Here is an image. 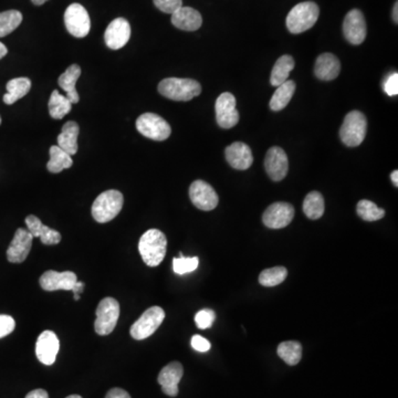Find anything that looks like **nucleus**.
Here are the masks:
<instances>
[{
    "label": "nucleus",
    "mask_w": 398,
    "mask_h": 398,
    "mask_svg": "<svg viewBox=\"0 0 398 398\" xmlns=\"http://www.w3.org/2000/svg\"><path fill=\"white\" fill-rule=\"evenodd\" d=\"M324 209L323 196L319 192H309L303 201V213L305 216L312 220H319L323 216Z\"/></svg>",
    "instance_id": "nucleus-32"
},
{
    "label": "nucleus",
    "mask_w": 398,
    "mask_h": 398,
    "mask_svg": "<svg viewBox=\"0 0 398 398\" xmlns=\"http://www.w3.org/2000/svg\"><path fill=\"white\" fill-rule=\"evenodd\" d=\"M190 198L194 206L204 211H211L216 208L220 203V198L208 183L201 179L195 181L190 185Z\"/></svg>",
    "instance_id": "nucleus-11"
},
{
    "label": "nucleus",
    "mask_w": 398,
    "mask_h": 398,
    "mask_svg": "<svg viewBox=\"0 0 398 398\" xmlns=\"http://www.w3.org/2000/svg\"><path fill=\"white\" fill-rule=\"evenodd\" d=\"M105 398H131L130 394L126 392V390H122V388H112V390L107 392Z\"/></svg>",
    "instance_id": "nucleus-42"
},
{
    "label": "nucleus",
    "mask_w": 398,
    "mask_h": 398,
    "mask_svg": "<svg viewBox=\"0 0 398 398\" xmlns=\"http://www.w3.org/2000/svg\"><path fill=\"white\" fill-rule=\"evenodd\" d=\"M32 240L33 237L27 229L24 228L17 229L14 239L7 250L8 261L11 263H22L27 259L28 254L31 250Z\"/></svg>",
    "instance_id": "nucleus-17"
},
{
    "label": "nucleus",
    "mask_w": 398,
    "mask_h": 398,
    "mask_svg": "<svg viewBox=\"0 0 398 398\" xmlns=\"http://www.w3.org/2000/svg\"><path fill=\"white\" fill-rule=\"evenodd\" d=\"M156 8L165 14L173 15L175 11L183 7V0H153Z\"/></svg>",
    "instance_id": "nucleus-38"
},
{
    "label": "nucleus",
    "mask_w": 398,
    "mask_h": 398,
    "mask_svg": "<svg viewBox=\"0 0 398 398\" xmlns=\"http://www.w3.org/2000/svg\"><path fill=\"white\" fill-rule=\"evenodd\" d=\"M137 128L143 137L162 142L171 137V128L163 118L155 113H144L137 120Z\"/></svg>",
    "instance_id": "nucleus-7"
},
{
    "label": "nucleus",
    "mask_w": 398,
    "mask_h": 398,
    "mask_svg": "<svg viewBox=\"0 0 398 398\" xmlns=\"http://www.w3.org/2000/svg\"><path fill=\"white\" fill-rule=\"evenodd\" d=\"M367 22L364 15L358 9H353L345 16L343 22V33L351 45L358 46L364 43L367 38Z\"/></svg>",
    "instance_id": "nucleus-12"
},
{
    "label": "nucleus",
    "mask_w": 398,
    "mask_h": 398,
    "mask_svg": "<svg viewBox=\"0 0 398 398\" xmlns=\"http://www.w3.org/2000/svg\"><path fill=\"white\" fill-rule=\"evenodd\" d=\"M83 289H84V284L83 282H79L77 281V284L73 286L72 291L75 293V299H80V294L83 292Z\"/></svg>",
    "instance_id": "nucleus-44"
},
{
    "label": "nucleus",
    "mask_w": 398,
    "mask_h": 398,
    "mask_svg": "<svg viewBox=\"0 0 398 398\" xmlns=\"http://www.w3.org/2000/svg\"><path fill=\"white\" fill-rule=\"evenodd\" d=\"M158 92L173 101H190L201 93V86L192 79L167 78L160 81Z\"/></svg>",
    "instance_id": "nucleus-3"
},
{
    "label": "nucleus",
    "mask_w": 398,
    "mask_h": 398,
    "mask_svg": "<svg viewBox=\"0 0 398 398\" xmlns=\"http://www.w3.org/2000/svg\"><path fill=\"white\" fill-rule=\"evenodd\" d=\"M294 64L296 63H294V59L291 56L286 54V56H280L275 62L273 72H271V86L278 88L282 83L288 81L289 75L294 69Z\"/></svg>",
    "instance_id": "nucleus-27"
},
{
    "label": "nucleus",
    "mask_w": 398,
    "mask_h": 398,
    "mask_svg": "<svg viewBox=\"0 0 398 398\" xmlns=\"http://www.w3.org/2000/svg\"><path fill=\"white\" fill-rule=\"evenodd\" d=\"M73 165L72 156L64 152L58 145L50 147V160L47 164V169L51 173H60Z\"/></svg>",
    "instance_id": "nucleus-29"
},
{
    "label": "nucleus",
    "mask_w": 398,
    "mask_h": 398,
    "mask_svg": "<svg viewBox=\"0 0 398 398\" xmlns=\"http://www.w3.org/2000/svg\"><path fill=\"white\" fill-rule=\"evenodd\" d=\"M178 258H174L173 260V270L177 275H183L186 273H192L195 271L199 265V260L197 257H187L183 256L182 252L179 254Z\"/></svg>",
    "instance_id": "nucleus-36"
},
{
    "label": "nucleus",
    "mask_w": 398,
    "mask_h": 398,
    "mask_svg": "<svg viewBox=\"0 0 398 398\" xmlns=\"http://www.w3.org/2000/svg\"><path fill=\"white\" fill-rule=\"evenodd\" d=\"M320 8L313 1L298 3L286 16V28L293 35H299L311 28L318 22Z\"/></svg>",
    "instance_id": "nucleus-2"
},
{
    "label": "nucleus",
    "mask_w": 398,
    "mask_h": 398,
    "mask_svg": "<svg viewBox=\"0 0 398 398\" xmlns=\"http://www.w3.org/2000/svg\"><path fill=\"white\" fill-rule=\"evenodd\" d=\"M77 281H78L77 275L72 271L56 273V271L49 270L41 275L40 286L46 291H56V290L72 291Z\"/></svg>",
    "instance_id": "nucleus-19"
},
{
    "label": "nucleus",
    "mask_w": 398,
    "mask_h": 398,
    "mask_svg": "<svg viewBox=\"0 0 398 398\" xmlns=\"http://www.w3.org/2000/svg\"><path fill=\"white\" fill-rule=\"evenodd\" d=\"M31 1L33 5L41 6L43 5V3H47L48 0H31Z\"/></svg>",
    "instance_id": "nucleus-48"
},
{
    "label": "nucleus",
    "mask_w": 398,
    "mask_h": 398,
    "mask_svg": "<svg viewBox=\"0 0 398 398\" xmlns=\"http://www.w3.org/2000/svg\"><path fill=\"white\" fill-rule=\"evenodd\" d=\"M80 133V126L77 122L69 121L62 126L61 133L58 137V146L64 152L72 156L78 152V137Z\"/></svg>",
    "instance_id": "nucleus-24"
},
{
    "label": "nucleus",
    "mask_w": 398,
    "mask_h": 398,
    "mask_svg": "<svg viewBox=\"0 0 398 398\" xmlns=\"http://www.w3.org/2000/svg\"><path fill=\"white\" fill-rule=\"evenodd\" d=\"M393 20L395 22V24L398 22V3L396 1L395 6H394L393 8Z\"/></svg>",
    "instance_id": "nucleus-47"
},
{
    "label": "nucleus",
    "mask_w": 398,
    "mask_h": 398,
    "mask_svg": "<svg viewBox=\"0 0 398 398\" xmlns=\"http://www.w3.org/2000/svg\"><path fill=\"white\" fill-rule=\"evenodd\" d=\"M16 328V322L14 318L6 314H0V339L10 335Z\"/></svg>",
    "instance_id": "nucleus-39"
},
{
    "label": "nucleus",
    "mask_w": 398,
    "mask_h": 398,
    "mask_svg": "<svg viewBox=\"0 0 398 398\" xmlns=\"http://www.w3.org/2000/svg\"><path fill=\"white\" fill-rule=\"evenodd\" d=\"M64 24L70 35L84 38L91 29V20L88 11L80 3H71L64 13Z\"/></svg>",
    "instance_id": "nucleus-9"
},
{
    "label": "nucleus",
    "mask_w": 398,
    "mask_h": 398,
    "mask_svg": "<svg viewBox=\"0 0 398 398\" xmlns=\"http://www.w3.org/2000/svg\"><path fill=\"white\" fill-rule=\"evenodd\" d=\"M26 398H49V395L46 390L38 388V390H31L30 393H28Z\"/></svg>",
    "instance_id": "nucleus-43"
},
{
    "label": "nucleus",
    "mask_w": 398,
    "mask_h": 398,
    "mask_svg": "<svg viewBox=\"0 0 398 398\" xmlns=\"http://www.w3.org/2000/svg\"><path fill=\"white\" fill-rule=\"evenodd\" d=\"M224 155L229 165L239 171H246L254 163V156L250 147L243 142H235L226 147Z\"/></svg>",
    "instance_id": "nucleus-20"
},
{
    "label": "nucleus",
    "mask_w": 398,
    "mask_h": 398,
    "mask_svg": "<svg viewBox=\"0 0 398 398\" xmlns=\"http://www.w3.org/2000/svg\"><path fill=\"white\" fill-rule=\"evenodd\" d=\"M167 239L158 229L147 230L139 239V252L148 267H158L166 256Z\"/></svg>",
    "instance_id": "nucleus-1"
},
{
    "label": "nucleus",
    "mask_w": 398,
    "mask_h": 398,
    "mask_svg": "<svg viewBox=\"0 0 398 398\" xmlns=\"http://www.w3.org/2000/svg\"><path fill=\"white\" fill-rule=\"evenodd\" d=\"M131 37V26L124 18H116L107 26L105 33L107 46L112 50L123 48Z\"/></svg>",
    "instance_id": "nucleus-16"
},
{
    "label": "nucleus",
    "mask_w": 398,
    "mask_h": 398,
    "mask_svg": "<svg viewBox=\"0 0 398 398\" xmlns=\"http://www.w3.org/2000/svg\"><path fill=\"white\" fill-rule=\"evenodd\" d=\"M367 121L360 111H352L345 116L339 137L346 146L356 147L363 143L367 137Z\"/></svg>",
    "instance_id": "nucleus-5"
},
{
    "label": "nucleus",
    "mask_w": 398,
    "mask_h": 398,
    "mask_svg": "<svg viewBox=\"0 0 398 398\" xmlns=\"http://www.w3.org/2000/svg\"><path fill=\"white\" fill-rule=\"evenodd\" d=\"M60 342L56 333L52 331H43L38 337L36 343V355L45 365H52L56 362V354L59 352Z\"/></svg>",
    "instance_id": "nucleus-15"
},
{
    "label": "nucleus",
    "mask_w": 398,
    "mask_h": 398,
    "mask_svg": "<svg viewBox=\"0 0 398 398\" xmlns=\"http://www.w3.org/2000/svg\"><path fill=\"white\" fill-rule=\"evenodd\" d=\"M72 103L67 99V96L61 95L58 90L51 93L48 107L50 116L54 120H61L72 109Z\"/></svg>",
    "instance_id": "nucleus-31"
},
{
    "label": "nucleus",
    "mask_w": 398,
    "mask_h": 398,
    "mask_svg": "<svg viewBox=\"0 0 398 398\" xmlns=\"http://www.w3.org/2000/svg\"><path fill=\"white\" fill-rule=\"evenodd\" d=\"M192 348L197 352L205 353L211 350V344L208 339L201 337V335H194L190 341Z\"/></svg>",
    "instance_id": "nucleus-41"
},
{
    "label": "nucleus",
    "mask_w": 398,
    "mask_h": 398,
    "mask_svg": "<svg viewBox=\"0 0 398 398\" xmlns=\"http://www.w3.org/2000/svg\"><path fill=\"white\" fill-rule=\"evenodd\" d=\"M171 24L177 29L184 31H196L203 24V18L199 11L190 7H181L171 15Z\"/></svg>",
    "instance_id": "nucleus-21"
},
{
    "label": "nucleus",
    "mask_w": 398,
    "mask_h": 398,
    "mask_svg": "<svg viewBox=\"0 0 398 398\" xmlns=\"http://www.w3.org/2000/svg\"><path fill=\"white\" fill-rule=\"evenodd\" d=\"M341 63L335 54H323L318 56L314 73L316 78L323 81H332L339 77Z\"/></svg>",
    "instance_id": "nucleus-23"
},
{
    "label": "nucleus",
    "mask_w": 398,
    "mask_h": 398,
    "mask_svg": "<svg viewBox=\"0 0 398 398\" xmlns=\"http://www.w3.org/2000/svg\"><path fill=\"white\" fill-rule=\"evenodd\" d=\"M26 224H27V230L31 234L32 237L33 238L39 237L43 245L51 246V245H58L61 241V234L59 231L47 227L38 217L33 216V215H29L26 218Z\"/></svg>",
    "instance_id": "nucleus-22"
},
{
    "label": "nucleus",
    "mask_w": 398,
    "mask_h": 398,
    "mask_svg": "<svg viewBox=\"0 0 398 398\" xmlns=\"http://www.w3.org/2000/svg\"><path fill=\"white\" fill-rule=\"evenodd\" d=\"M265 167L268 176L273 181H282L289 171V160L286 152L281 147H271L266 155Z\"/></svg>",
    "instance_id": "nucleus-14"
},
{
    "label": "nucleus",
    "mask_w": 398,
    "mask_h": 398,
    "mask_svg": "<svg viewBox=\"0 0 398 398\" xmlns=\"http://www.w3.org/2000/svg\"><path fill=\"white\" fill-rule=\"evenodd\" d=\"M293 217L294 208L291 204L279 201L266 209L262 216V222L266 227L270 229H282L291 224Z\"/></svg>",
    "instance_id": "nucleus-13"
},
{
    "label": "nucleus",
    "mask_w": 398,
    "mask_h": 398,
    "mask_svg": "<svg viewBox=\"0 0 398 398\" xmlns=\"http://www.w3.org/2000/svg\"><path fill=\"white\" fill-rule=\"evenodd\" d=\"M296 92V83L288 80L279 86L273 93V99L270 100V109L273 111L284 110V107L291 101L292 96Z\"/></svg>",
    "instance_id": "nucleus-28"
},
{
    "label": "nucleus",
    "mask_w": 398,
    "mask_h": 398,
    "mask_svg": "<svg viewBox=\"0 0 398 398\" xmlns=\"http://www.w3.org/2000/svg\"><path fill=\"white\" fill-rule=\"evenodd\" d=\"M237 101L229 92L220 94L215 105L217 123L222 128H231L239 122V112L236 107Z\"/></svg>",
    "instance_id": "nucleus-10"
},
{
    "label": "nucleus",
    "mask_w": 398,
    "mask_h": 398,
    "mask_svg": "<svg viewBox=\"0 0 398 398\" xmlns=\"http://www.w3.org/2000/svg\"><path fill=\"white\" fill-rule=\"evenodd\" d=\"M120 316V305L114 298H105L96 307V319L94 330L101 337L109 335L114 331Z\"/></svg>",
    "instance_id": "nucleus-6"
},
{
    "label": "nucleus",
    "mask_w": 398,
    "mask_h": 398,
    "mask_svg": "<svg viewBox=\"0 0 398 398\" xmlns=\"http://www.w3.org/2000/svg\"><path fill=\"white\" fill-rule=\"evenodd\" d=\"M356 213L365 222H376L385 216L384 209L380 208L376 204L367 199L358 201Z\"/></svg>",
    "instance_id": "nucleus-34"
},
{
    "label": "nucleus",
    "mask_w": 398,
    "mask_h": 398,
    "mask_svg": "<svg viewBox=\"0 0 398 398\" xmlns=\"http://www.w3.org/2000/svg\"><path fill=\"white\" fill-rule=\"evenodd\" d=\"M279 358H282L290 367L299 364L303 358V345L297 341H286L279 344Z\"/></svg>",
    "instance_id": "nucleus-30"
},
{
    "label": "nucleus",
    "mask_w": 398,
    "mask_h": 398,
    "mask_svg": "<svg viewBox=\"0 0 398 398\" xmlns=\"http://www.w3.org/2000/svg\"><path fill=\"white\" fill-rule=\"evenodd\" d=\"M165 312L160 307H152L143 313L141 318L131 326L130 333L133 339H145L155 333L156 330L163 323Z\"/></svg>",
    "instance_id": "nucleus-8"
},
{
    "label": "nucleus",
    "mask_w": 398,
    "mask_h": 398,
    "mask_svg": "<svg viewBox=\"0 0 398 398\" xmlns=\"http://www.w3.org/2000/svg\"><path fill=\"white\" fill-rule=\"evenodd\" d=\"M124 197L118 190L103 192L96 197L92 205V216L100 224L111 222L123 208Z\"/></svg>",
    "instance_id": "nucleus-4"
},
{
    "label": "nucleus",
    "mask_w": 398,
    "mask_h": 398,
    "mask_svg": "<svg viewBox=\"0 0 398 398\" xmlns=\"http://www.w3.org/2000/svg\"><path fill=\"white\" fill-rule=\"evenodd\" d=\"M80 75L81 68L79 67L78 64H72L60 75L59 80H58L60 88L67 93L66 96L72 105L78 103L79 100H80V96H79L77 89H75V84H77L78 79L80 78Z\"/></svg>",
    "instance_id": "nucleus-25"
},
{
    "label": "nucleus",
    "mask_w": 398,
    "mask_h": 398,
    "mask_svg": "<svg viewBox=\"0 0 398 398\" xmlns=\"http://www.w3.org/2000/svg\"><path fill=\"white\" fill-rule=\"evenodd\" d=\"M390 179H392V182L394 183V185H395L396 187H398V171H394L393 173H392V175H390Z\"/></svg>",
    "instance_id": "nucleus-46"
},
{
    "label": "nucleus",
    "mask_w": 398,
    "mask_h": 398,
    "mask_svg": "<svg viewBox=\"0 0 398 398\" xmlns=\"http://www.w3.org/2000/svg\"><path fill=\"white\" fill-rule=\"evenodd\" d=\"M67 398H82L80 395H70Z\"/></svg>",
    "instance_id": "nucleus-49"
},
{
    "label": "nucleus",
    "mask_w": 398,
    "mask_h": 398,
    "mask_svg": "<svg viewBox=\"0 0 398 398\" xmlns=\"http://www.w3.org/2000/svg\"><path fill=\"white\" fill-rule=\"evenodd\" d=\"M184 374V369L179 362H171L167 364L158 375V384L166 395L175 397L178 395V384Z\"/></svg>",
    "instance_id": "nucleus-18"
},
{
    "label": "nucleus",
    "mask_w": 398,
    "mask_h": 398,
    "mask_svg": "<svg viewBox=\"0 0 398 398\" xmlns=\"http://www.w3.org/2000/svg\"><path fill=\"white\" fill-rule=\"evenodd\" d=\"M7 54H8V49L3 43H0V59H3V56Z\"/></svg>",
    "instance_id": "nucleus-45"
},
{
    "label": "nucleus",
    "mask_w": 398,
    "mask_h": 398,
    "mask_svg": "<svg viewBox=\"0 0 398 398\" xmlns=\"http://www.w3.org/2000/svg\"><path fill=\"white\" fill-rule=\"evenodd\" d=\"M7 93L3 95L6 105H11L29 93L31 81L28 78H16L9 81L6 86Z\"/></svg>",
    "instance_id": "nucleus-26"
},
{
    "label": "nucleus",
    "mask_w": 398,
    "mask_h": 398,
    "mask_svg": "<svg viewBox=\"0 0 398 398\" xmlns=\"http://www.w3.org/2000/svg\"><path fill=\"white\" fill-rule=\"evenodd\" d=\"M383 90L390 96L398 94V75L396 72L390 73L383 83Z\"/></svg>",
    "instance_id": "nucleus-40"
},
{
    "label": "nucleus",
    "mask_w": 398,
    "mask_h": 398,
    "mask_svg": "<svg viewBox=\"0 0 398 398\" xmlns=\"http://www.w3.org/2000/svg\"><path fill=\"white\" fill-rule=\"evenodd\" d=\"M288 275L284 267H275L266 269L259 275V284L263 286H275L282 284Z\"/></svg>",
    "instance_id": "nucleus-35"
},
{
    "label": "nucleus",
    "mask_w": 398,
    "mask_h": 398,
    "mask_svg": "<svg viewBox=\"0 0 398 398\" xmlns=\"http://www.w3.org/2000/svg\"><path fill=\"white\" fill-rule=\"evenodd\" d=\"M0 125H1V118H0Z\"/></svg>",
    "instance_id": "nucleus-50"
},
{
    "label": "nucleus",
    "mask_w": 398,
    "mask_h": 398,
    "mask_svg": "<svg viewBox=\"0 0 398 398\" xmlns=\"http://www.w3.org/2000/svg\"><path fill=\"white\" fill-rule=\"evenodd\" d=\"M216 319V313L211 309H204L196 313L195 323L198 329H209Z\"/></svg>",
    "instance_id": "nucleus-37"
},
{
    "label": "nucleus",
    "mask_w": 398,
    "mask_h": 398,
    "mask_svg": "<svg viewBox=\"0 0 398 398\" xmlns=\"http://www.w3.org/2000/svg\"><path fill=\"white\" fill-rule=\"evenodd\" d=\"M22 14L18 10H7L0 13V38L10 35L20 26Z\"/></svg>",
    "instance_id": "nucleus-33"
}]
</instances>
